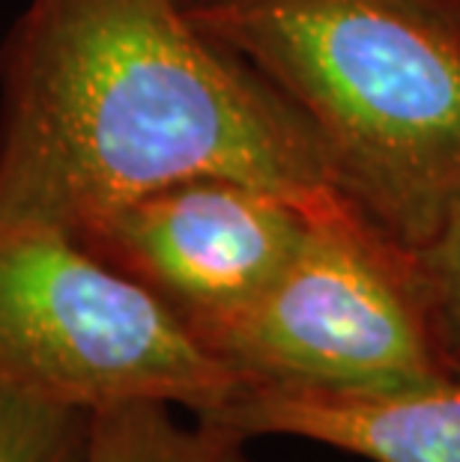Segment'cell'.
<instances>
[{
  "label": "cell",
  "mask_w": 460,
  "mask_h": 462,
  "mask_svg": "<svg viewBox=\"0 0 460 462\" xmlns=\"http://www.w3.org/2000/svg\"><path fill=\"white\" fill-rule=\"evenodd\" d=\"M192 176L332 189L296 107L180 0H27L0 48V230L75 239Z\"/></svg>",
  "instance_id": "cell-1"
},
{
  "label": "cell",
  "mask_w": 460,
  "mask_h": 462,
  "mask_svg": "<svg viewBox=\"0 0 460 462\" xmlns=\"http://www.w3.org/2000/svg\"><path fill=\"white\" fill-rule=\"evenodd\" d=\"M210 36L287 99L341 198L409 251L460 212V36L391 0H221Z\"/></svg>",
  "instance_id": "cell-2"
},
{
  "label": "cell",
  "mask_w": 460,
  "mask_h": 462,
  "mask_svg": "<svg viewBox=\"0 0 460 462\" xmlns=\"http://www.w3.org/2000/svg\"><path fill=\"white\" fill-rule=\"evenodd\" d=\"M239 382L377 391L460 373L418 254L332 189L305 242L246 308L192 328Z\"/></svg>",
  "instance_id": "cell-3"
},
{
  "label": "cell",
  "mask_w": 460,
  "mask_h": 462,
  "mask_svg": "<svg viewBox=\"0 0 460 462\" xmlns=\"http://www.w3.org/2000/svg\"><path fill=\"white\" fill-rule=\"evenodd\" d=\"M237 382L177 313L72 236L0 230V391L81 409L159 400L203 418Z\"/></svg>",
  "instance_id": "cell-4"
},
{
  "label": "cell",
  "mask_w": 460,
  "mask_h": 462,
  "mask_svg": "<svg viewBox=\"0 0 460 462\" xmlns=\"http://www.w3.org/2000/svg\"><path fill=\"white\" fill-rule=\"evenodd\" d=\"M326 191L192 176L123 203L75 242L150 290L192 331L246 308L278 278Z\"/></svg>",
  "instance_id": "cell-5"
},
{
  "label": "cell",
  "mask_w": 460,
  "mask_h": 462,
  "mask_svg": "<svg viewBox=\"0 0 460 462\" xmlns=\"http://www.w3.org/2000/svg\"><path fill=\"white\" fill-rule=\"evenodd\" d=\"M201 420L242 439L296 436L371 462H460V373L377 391L237 382Z\"/></svg>",
  "instance_id": "cell-6"
},
{
  "label": "cell",
  "mask_w": 460,
  "mask_h": 462,
  "mask_svg": "<svg viewBox=\"0 0 460 462\" xmlns=\"http://www.w3.org/2000/svg\"><path fill=\"white\" fill-rule=\"evenodd\" d=\"M246 441L201 418L180 424L168 402L123 400L93 409L87 462H246Z\"/></svg>",
  "instance_id": "cell-7"
},
{
  "label": "cell",
  "mask_w": 460,
  "mask_h": 462,
  "mask_svg": "<svg viewBox=\"0 0 460 462\" xmlns=\"http://www.w3.org/2000/svg\"><path fill=\"white\" fill-rule=\"evenodd\" d=\"M93 409L0 391V462H87Z\"/></svg>",
  "instance_id": "cell-8"
},
{
  "label": "cell",
  "mask_w": 460,
  "mask_h": 462,
  "mask_svg": "<svg viewBox=\"0 0 460 462\" xmlns=\"http://www.w3.org/2000/svg\"><path fill=\"white\" fill-rule=\"evenodd\" d=\"M418 265H422L439 334L460 370V212L425 251H418Z\"/></svg>",
  "instance_id": "cell-9"
},
{
  "label": "cell",
  "mask_w": 460,
  "mask_h": 462,
  "mask_svg": "<svg viewBox=\"0 0 460 462\" xmlns=\"http://www.w3.org/2000/svg\"><path fill=\"white\" fill-rule=\"evenodd\" d=\"M391 4L413 9V13L425 15L439 27L460 36V0H391Z\"/></svg>",
  "instance_id": "cell-10"
},
{
  "label": "cell",
  "mask_w": 460,
  "mask_h": 462,
  "mask_svg": "<svg viewBox=\"0 0 460 462\" xmlns=\"http://www.w3.org/2000/svg\"><path fill=\"white\" fill-rule=\"evenodd\" d=\"M180 4L189 9V13H194V9H207V6L221 4V0H180Z\"/></svg>",
  "instance_id": "cell-11"
}]
</instances>
